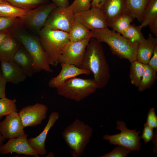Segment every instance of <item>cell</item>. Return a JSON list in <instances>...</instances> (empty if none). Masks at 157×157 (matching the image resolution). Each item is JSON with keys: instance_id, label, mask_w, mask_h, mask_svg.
Returning <instances> with one entry per match:
<instances>
[{"instance_id": "cell-4", "label": "cell", "mask_w": 157, "mask_h": 157, "mask_svg": "<svg viewBox=\"0 0 157 157\" xmlns=\"http://www.w3.org/2000/svg\"><path fill=\"white\" fill-rule=\"evenodd\" d=\"M93 132L90 126L78 119L63 130L62 136L70 149L73 157H79L84 153Z\"/></svg>"}, {"instance_id": "cell-1", "label": "cell", "mask_w": 157, "mask_h": 157, "mask_svg": "<svg viewBox=\"0 0 157 157\" xmlns=\"http://www.w3.org/2000/svg\"><path fill=\"white\" fill-rule=\"evenodd\" d=\"M80 68L92 73L93 80L98 88L106 86L109 81L110 70L102 46L93 38H91L86 47Z\"/></svg>"}, {"instance_id": "cell-21", "label": "cell", "mask_w": 157, "mask_h": 157, "mask_svg": "<svg viewBox=\"0 0 157 157\" xmlns=\"http://www.w3.org/2000/svg\"><path fill=\"white\" fill-rule=\"evenodd\" d=\"M12 60L22 68L28 76L31 77L35 73L33 59L22 45H20L15 54Z\"/></svg>"}, {"instance_id": "cell-26", "label": "cell", "mask_w": 157, "mask_h": 157, "mask_svg": "<svg viewBox=\"0 0 157 157\" xmlns=\"http://www.w3.org/2000/svg\"><path fill=\"white\" fill-rule=\"evenodd\" d=\"M156 72L147 64L144 65L142 78L138 87L139 92H142L151 87L157 79Z\"/></svg>"}, {"instance_id": "cell-2", "label": "cell", "mask_w": 157, "mask_h": 157, "mask_svg": "<svg viewBox=\"0 0 157 157\" xmlns=\"http://www.w3.org/2000/svg\"><path fill=\"white\" fill-rule=\"evenodd\" d=\"M92 37L98 42H104L109 47L112 53L130 63L137 60L139 43L133 42L120 34L108 28L91 30Z\"/></svg>"}, {"instance_id": "cell-32", "label": "cell", "mask_w": 157, "mask_h": 157, "mask_svg": "<svg viewBox=\"0 0 157 157\" xmlns=\"http://www.w3.org/2000/svg\"><path fill=\"white\" fill-rule=\"evenodd\" d=\"M93 0H74L66 8L74 13L90 9Z\"/></svg>"}, {"instance_id": "cell-10", "label": "cell", "mask_w": 157, "mask_h": 157, "mask_svg": "<svg viewBox=\"0 0 157 157\" xmlns=\"http://www.w3.org/2000/svg\"><path fill=\"white\" fill-rule=\"evenodd\" d=\"M75 21L74 13L66 8L56 7L49 14L44 27L68 33Z\"/></svg>"}, {"instance_id": "cell-24", "label": "cell", "mask_w": 157, "mask_h": 157, "mask_svg": "<svg viewBox=\"0 0 157 157\" xmlns=\"http://www.w3.org/2000/svg\"><path fill=\"white\" fill-rule=\"evenodd\" d=\"M68 33L70 41L73 42L80 41L92 37L91 31L75 20Z\"/></svg>"}, {"instance_id": "cell-34", "label": "cell", "mask_w": 157, "mask_h": 157, "mask_svg": "<svg viewBox=\"0 0 157 157\" xmlns=\"http://www.w3.org/2000/svg\"><path fill=\"white\" fill-rule=\"evenodd\" d=\"M19 20L17 17H0V31L9 30L15 26Z\"/></svg>"}, {"instance_id": "cell-36", "label": "cell", "mask_w": 157, "mask_h": 157, "mask_svg": "<svg viewBox=\"0 0 157 157\" xmlns=\"http://www.w3.org/2000/svg\"><path fill=\"white\" fill-rule=\"evenodd\" d=\"M145 123L153 129H157V116L154 108H151L149 110L147 115Z\"/></svg>"}, {"instance_id": "cell-22", "label": "cell", "mask_w": 157, "mask_h": 157, "mask_svg": "<svg viewBox=\"0 0 157 157\" xmlns=\"http://www.w3.org/2000/svg\"><path fill=\"white\" fill-rule=\"evenodd\" d=\"M21 44L12 35L8 36L0 45V61L12 60Z\"/></svg>"}, {"instance_id": "cell-19", "label": "cell", "mask_w": 157, "mask_h": 157, "mask_svg": "<svg viewBox=\"0 0 157 157\" xmlns=\"http://www.w3.org/2000/svg\"><path fill=\"white\" fill-rule=\"evenodd\" d=\"M149 26L152 33L157 36V0H148L143 14V19L139 26L141 29Z\"/></svg>"}, {"instance_id": "cell-38", "label": "cell", "mask_w": 157, "mask_h": 157, "mask_svg": "<svg viewBox=\"0 0 157 157\" xmlns=\"http://www.w3.org/2000/svg\"><path fill=\"white\" fill-rule=\"evenodd\" d=\"M7 82L2 75L0 66V98L6 97L5 90Z\"/></svg>"}, {"instance_id": "cell-28", "label": "cell", "mask_w": 157, "mask_h": 157, "mask_svg": "<svg viewBox=\"0 0 157 157\" xmlns=\"http://www.w3.org/2000/svg\"><path fill=\"white\" fill-rule=\"evenodd\" d=\"M131 63L129 78L131 83L138 87L142 78L145 65L137 60Z\"/></svg>"}, {"instance_id": "cell-12", "label": "cell", "mask_w": 157, "mask_h": 157, "mask_svg": "<svg viewBox=\"0 0 157 157\" xmlns=\"http://www.w3.org/2000/svg\"><path fill=\"white\" fill-rule=\"evenodd\" d=\"M48 110L45 105L38 103L23 108L18 114L24 128L41 124L47 117Z\"/></svg>"}, {"instance_id": "cell-13", "label": "cell", "mask_w": 157, "mask_h": 157, "mask_svg": "<svg viewBox=\"0 0 157 157\" xmlns=\"http://www.w3.org/2000/svg\"><path fill=\"white\" fill-rule=\"evenodd\" d=\"M12 153L39 157V155L30 144L26 134L17 138L9 139L0 148V154H1Z\"/></svg>"}, {"instance_id": "cell-42", "label": "cell", "mask_w": 157, "mask_h": 157, "mask_svg": "<svg viewBox=\"0 0 157 157\" xmlns=\"http://www.w3.org/2000/svg\"><path fill=\"white\" fill-rule=\"evenodd\" d=\"M6 139L2 136L0 131V148L3 145Z\"/></svg>"}, {"instance_id": "cell-7", "label": "cell", "mask_w": 157, "mask_h": 157, "mask_svg": "<svg viewBox=\"0 0 157 157\" xmlns=\"http://www.w3.org/2000/svg\"><path fill=\"white\" fill-rule=\"evenodd\" d=\"M116 124V129L120 132L113 135H105L103 139L110 144L121 146L131 151H139L141 145V137L139 135L140 131H137L136 129H127L126 123L122 121H117Z\"/></svg>"}, {"instance_id": "cell-11", "label": "cell", "mask_w": 157, "mask_h": 157, "mask_svg": "<svg viewBox=\"0 0 157 157\" xmlns=\"http://www.w3.org/2000/svg\"><path fill=\"white\" fill-rule=\"evenodd\" d=\"M74 18L91 30L109 27L106 19L100 8L91 7L88 10L74 13Z\"/></svg>"}, {"instance_id": "cell-15", "label": "cell", "mask_w": 157, "mask_h": 157, "mask_svg": "<svg viewBox=\"0 0 157 157\" xmlns=\"http://www.w3.org/2000/svg\"><path fill=\"white\" fill-rule=\"evenodd\" d=\"M59 117L58 112H52L42 131L36 137L28 139L30 144L38 155L43 156L47 154L45 143L48 133Z\"/></svg>"}, {"instance_id": "cell-23", "label": "cell", "mask_w": 157, "mask_h": 157, "mask_svg": "<svg viewBox=\"0 0 157 157\" xmlns=\"http://www.w3.org/2000/svg\"><path fill=\"white\" fill-rule=\"evenodd\" d=\"M148 0H126V11L140 22L143 19L145 9Z\"/></svg>"}, {"instance_id": "cell-33", "label": "cell", "mask_w": 157, "mask_h": 157, "mask_svg": "<svg viewBox=\"0 0 157 157\" xmlns=\"http://www.w3.org/2000/svg\"><path fill=\"white\" fill-rule=\"evenodd\" d=\"M131 151L123 146L117 145L109 153L100 157H126Z\"/></svg>"}, {"instance_id": "cell-5", "label": "cell", "mask_w": 157, "mask_h": 157, "mask_svg": "<svg viewBox=\"0 0 157 157\" xmlns=\"http://www.w3.org/2000/svg\"><path fill=\"white\" fill-rule=\"evenodd\" d=\"M38 33L49 64L57 66L59 63V58L64 47L70 41L68 33L44 27Z\"/></svg>"}, {"instance_id": "cell-14", "label": "cell", "mask_w": 157, "mask_h": 157, "mask_svg": "<svg viewBox=\"0 0 157 157\" xmlns=\"http://www.w3.org/2000/svg\"><path fill=\"white\" fill-rule=\"evenodd\" d=\"M24 128L17 112L6 116L5 119L0 123V131L5 139L14 138L24 135Z\"/></svg>"}, {"instance_id": "cell-37", "label": "cell", "mask_w": 157, "mask_h": 157, "mask_svg": "<svg viewBox=\"0 0 157 157\" xmlns=\"http://www.w3.org/2000/svg\"><path fill=\"white\" fill-rule=\"evenodd\" d=\"M147 65L155 71L157 72V46L156 47Z\"/></svg>"}, {"instance_id": "cell-6", "label": "cell", "mask_w": 157, "mask_h": 157, "mask_svg": "<svg viewBox=\"0 0 157 157\" xmlns=\"http://www.w3.org/2000/svg\"><path fill=\"white\" fill-rule=\"evenodd\" d=\"M56 88L60 95L79 102L95 92L98 88L93 79L75 77L67 80Z\"/></svg>"}, {"instance_id": "cell-35", "label": "cell", "mask_w": 157, "mask_h": 157, "mask_svg": "<svg viewBox=\"0 0 157 157\" xmlns=\"http://www.w3.org/2000/svg\"><path fill=\"white\" fill-rule=\"evenodd\" d=\"M153 129L148 126L146 123L144 124L143 132L141 138L145 143H147L154 140L156 136Z\"/></svg>"}, {"instance_id": "cell-43", "label": "cell", "mask_w": 157, "mask_h": 157, "mask_svg": "<svg viewBox=\"0 0 157 157\" xmlns=\"http://www.w3.org/2000/svg\"><path fill=\"white\" fill-rule=\"evenodd\" d=\"M47 157H54V155L52 152L49 153L47 156Z\"/></svg>"}, {"instance_id": "cell-9", "label": "cell", "mask_w": 157, "mask_h": 157, "mask_svg": "<svg viewBox=\"0 0 157 157\" xmlns=\"http://www.w3.org/2000/svg\"><path fill=\"white\" fill-rule=\"evenodd\" d=\"M91 38L78 42L69 41L64 47L59 57V63L70 64L80 68L86 47Z\"/></svg>"}, {"instance_id": "cell-3", "label": "cell", "mask_w": 157, "mask_h": 157, "mask_svg": "<svg viewBox=\"0 0 157 157\" xmlns=\"http://www.w3.org/2000/svg\"><path fill=\"white\" fill-rule=\"evenodd\" d=\"M8 31L10 34L18 40L32 57L35 73L42 70L49 72H53L50 67L47 56L38 37L26 31L19 20Z\"/></svg>"}, {"instance_id": "cell-8", "label": "cell", "mask_w": 157, "mask_h": 157, "mask_svg": "<svg viewBox=\"0 0 157 157\" xmlns=\"http://www.w3.org/2000/svg\"><path fill=\"white\" fill-rule=\"evenodd\" d=\"M56 6L54 3L44 4L28 10L26 14L20 18L19 21L26 26L38 33L44 27L49 14Z\"/></svg>"}, {"instance_id": "cell-39", "label": "cell", "mask_w": 157, "mask_h": 157, "mask_svg": "<svg viewBox=\"0 0 157 157\" xmlns=\"http://www.w3.org/2000/svg\"><path fill=\"white\" fill-rule=\"evenodd\" d=\"M57 7L66 8L69 6V0H51Z\"/></svg>"}, {"instance_id": "cell-41", "label": "cell", "mask_w": 157, "mask_h": 157, "mask_svg": "<svg viewBox=\"0 0 157 157\" xmlns=\"http://www.w3.org/2000/svg\"><path fill=\"white\" fill-rule=\"evenodd\" d=\"M10 34L8 30L0 31V45L3 40Z\"/></svg>"}, {"instance_id": "cell-30", "label": "cell", "mask_w": 157, "mask_h": 157, "mask_svg": "<svg viewBox=\"0 0 157 157\" xmlns=\"http://www.w3.org/2000/svg\"><path fill=\"white\" fill-rule=\"evenodd\" d=\"M139 26L130 24L122 35L133 42L140 43L145 39Z\"/></svg>"}, {"instance_id": "cell-17", "label": "cell", "mask_w": 157, "mask_h": 157, "mask_svg": "<svg viewBox=\"0 0 157 157\" xmlns=\"http://www.w3.org/2000/svg\"><path fill=\"white\" fill-rule=\"evenodd\" d=\"M0 66L2 75L7 82L18 84L24 81L28 77L22 68L12 60L0 61Z\"/></svg>"}, {"instance_id": "cell-31", "label": "cell", "mask_w": 157, "mask_h": 157, "mask_svg": "<svg viewBox=\"0 0 157 157\" xmlns=\"http://www.w3.org/2000/svg\"><path fill=\"white\" fill-rule=\"evenodd\" d=\"M16 102L15 99H11L6 97L0 99V119L3 116L17 112Z\"/></svg>"}, {"instance_id": "cell-18", "label": "cell", "mask_w": 157, "mask_h": 157, "mask_svg": "<svg viewBox=\"0 0 157 157\" xmlns=\"http://www.w3.org/2000/svg\"><path fill=\"white\" fill-rule=\"evenodd\" d=\"M101 9L109 25L126 11V0H106Z\"/></svg>"}, {"instance_id": "cell-16", "label": "cell", "mask_w": 157, "mask_h": 157, "mask_svg": "<svg viewBox=\"0 0 157 157\" xmlns=\"http://www.w3.org/2000/svg\"><path fill=\"white\" fill-rule=\"evenodd\" d=\"M61 70L56 76L52 78L48 83L49 86L51 88H56L67 80L82 75H88L91 72L88 70L81 68L75 66L67 63H60Z\"/></svg>"}, {"instance_id": "cell-20", "label": "cell", "mask_w": 157, "mask_h": 157, "mask_svg": "<svg viewBox=\"0 0 157 157\" xmlns=\"http://www.w3.org/2000/svg\"><path fill=\"white\" fill-rule=\"evenodd\" d=\"M157 46V38L150 33L147 39L139 43L137 51V60L144 65L147 64Z\"/></svg>"}, {"instance_id": "cell-44", "label": "cell", "mask_w": 157, "mask_h": 157, "mask_svg": "<svg viewBox=\"0 0 157 157\" xmlns=\"http://www.w3.org/2000/svg\"><path fill=\"white\" fill-rule=\"evenodd\" d=\"M4 2H5V1H4L3 0H0V3Z\"/></svg>"}, {"instance_id": "cell-40", "label": "cell", "mask_w": 157, "mask_h": 157, "mask_svg": "<svg viewBox=\"0 0 157 157\" xmlns=\"http://www.w3.org/2000/svg\"><path fill=\"white\" fill-rule=\"evenodd\" d=\"M106 0H93L91 7L101 8Z\"/></svg>"}, {"instance_id": "cell-27", "label": "cell", "mask_w": 157, "mask_h": 157, "mask_svg": "<svg viewBox=\"0 0 157 157\" xmlns=\"http://www.w3.org/2000/svg\"><path fill=\"white\" fill-rule=\"evenodd\" d=\"M28 11L16 7L6 1L0 3V17L21 18Z\"/></svg>"}, {"instance_id": "cell-29", "label": "cell", "mask_w": 157, "mask_h": 157, "mask_svg": "<svg viewBox=\"0 0 157 157\" xmlns=\"http://www.w3.org/2000/svg\"><path fill=\"white\" fill-rule=\"evenodd\" d=\"M18 8L30 10L47 3V0H3Z\"/></svg>"}, {"instance_id": "cell-25", "label": "cell", "mask_w": 157, "mask_h": 157, "mask_svg": "<svg viewBox=\"0 0 157 157\" xmlns=\"http://www.w3.org/2000/svg\"><path fill=\"white\" fill-rule=\"evenodd\" d=\"M133 18L126 11L118 17L109 24L113 31L122 34L131 24Z\"/></svg>"}]
</instances>
